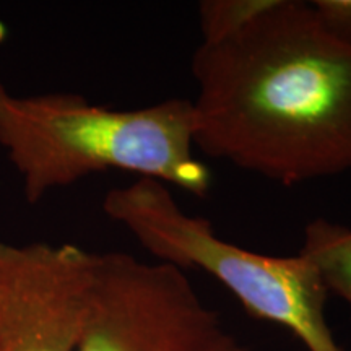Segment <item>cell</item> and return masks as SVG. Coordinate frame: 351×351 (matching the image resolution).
I'll return each instance as SVG.
<instances>
[{"label":"cell","instance_id":"6da1fadb","mask_svg":"<svg viewBox=\"0 0 351 351\" xmlns=\"http://www.w3.org/2000/svg\"><path fill=\"white\" fill-rule=\"evenodd\" d=\"M194 147L282 186L351 171V44L276 3L192 56Z\"/></svg>","mask_w":351,"mask_h":351},{"label":"cell","instance_id":"7a4b0ae2","mask_svg":"<svg viewBox=\"0 0 351 351\" xmlns=\"http://www.w3.org/2000/svg\"><path fill=\"white\" fill-rule=\"evenodd\" d=\"M0 150L28 204L109 169L195 197L212 189V173L194 156L192 101L184 98L111 109L72 93L20 95L0 82Z\"/></svg>","mask_w":351,"mask_h":351},{"label":"cell","instance_id":"3957f363","mask_svg":"<svg viewBox=\"0 0 351 351\" xmlns=\"http://www.w3.org/2000/svg\"><path fill=\"white\" fill-rule=\"evenodd\" d=\"M103 210L158 262L213 276L251 317L285 327L307 351H343L326 317L327 289L300 254L265 256L228 243L207 218L184 212L169 186L155 179L111 189Z\"/></svg>","mask_w":351,"mask_h":351},{"label":"cell","instance_id":"277c9868","mask_svg":"<svg viewBox=\"0 0 351 351\" xmlns=\"http://www.w3.org/2000/svg\"><path fill=\"white\" fill-rule=\"evenodd\" d=\"M73 351H251L186 271L127 252H95L85 319Z\"/></svg>","mask_w":351,"mask_h":351},{"label":"cell","instance_id":"5b68a950","mask_svg":"<svg viewBox=\"0 0 351 351\" xmlns=\"http://www.w3.org/2000/svg\"><path fill=\"white\" fill-rule=\"evenodd\" d=\"M93 254L62 243L0 241V351H73Z\"/></svg>","mask_w":351,"mask_h":351},{"label":"cell","instance_id":"8992f818","mask_svg":"<svg viewBox=\"0 0 351 351\" xmlns=\"http://www.w3.org/2000/svg\"><path fill=\"white\" fill-rule=\"evenodd\" d=\"M317 271L327 293L351 304V228L317 218L307 223L298 252Z\"/></svg>","mask_w":351,"mask_h":351},{"label":"cell","instance_id":"52a82bcc","mask_svg":"<svg viewBox=\"0 0 351 351\" xmlns=\"http://www.w3.org/2000/svg\"><path fill=\"white\" fill-rule=\"evenodd\" d=\"M276 0H204L199 3L200 32L205 44H213L239 33Z\"/></svg>","mask_w":351,"mask_h":351},{"label":"cell","instance_id":"ba28073f","mask_svg":"<svg viewBox=\"0 0 351 351\" xmlns=\"http://www.w3.org/2000/svg\"><path fill=\"white\" fill-rule=\"evenodd\" d=\"M311 5L328 33L351 44V0H314Z\"/></svg>","mask_w":351,"mask_h":351}]
</instances>
